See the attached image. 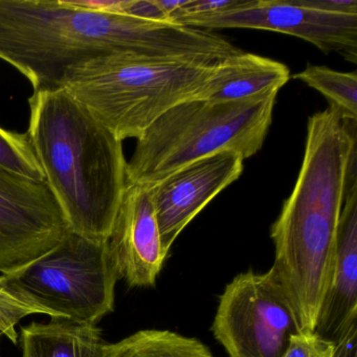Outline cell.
Returning a JSON list of instances; mask_svg holds the SVG:
<instances>
[{
	"instance_id": "5b68a950",
	"label": "cell",
	"mask_w": 357,
	"mask_h": 357,
	"mask_svg": "<svg viewBox=\"0 0 357 357\" xmlns=\"http://www.w3.org/2000/svg\"><path fill=\"white\" fill-rule=\"evenodd\" d=\"M277 89L238 101L191 99L165 112L137 139L127 185H152L183 167L221 152L243 160L263 147Z\"/></svg>"
},
{
	"instance_id": "9a60e30c",
	"label": "cell",
	"mask_w": 357,
	"mask_h": 357,
	"mask_svg": "<svg viewBox=\"0 0 357 357\" xmlns=\"http://www.w3.org/2000/svg\"><path fill=\"white\" fill-rule=\"evenodd\" d=\"M98 357H215L199 340L170 330L147 329L104 342Z\"/></svg>"
},
{
	"instance_id": "9c48e42d",
	"label": "cell",
	"mask_w": 357,
	"mask_h": 357,
	"mask_svg": "<svg viewBox=\"0 0 357 357\" xmlns=\"http://www.w3.org/2000/svg\"><path fill=\"white\" fill-rule=\"evenodd\" d=\"M176 24L195 29H252L298 37L323 53H337L356 63L357 15L329 13L298 0H244L234 9Z\"/></svg>"
},
{
	"instance_id": "6da1fadb",
	"label": "cell",
	"mask_w": 357,
	"mask_h": 357,
	"mask_svg": "<svg viewBox=\"0 0 357 357\" xmlns=\"http://www.w3.org/2000/svg\"><path fill=\"white\" fill-rule=\"evenodd\" d=\"M239 53L210 31L174 22L97 13L66 0H0V59L34 91L63 89L70 70L112 54L217 63Z\"/></svg>"
},
{
	"instance_id": "44dd1931",
	"label": "cell",
	"mask_w": 357,
	"mask_h": 357,
	"mask_svg": "<svg viewBox=\"0 0 357 357\" xmlns=\"http://www.w3.org/2000/svg\"><path fill=\"white\" fill-rule=\"evenodd\" d=\"M73 7L109 15L128 14L132 0H66Z\"/></svg>"
},
{
	"instance_id": "3957f363",
	"label": "cell",
	"mask_w": 357,
	"mask_h": 357,
	"mask_svg": "<svg viewBox=\"0 0 357 357\" xmlns=\"http://www.w3.org/2000/svg\"><path fill=\"white\" fill-rule=\"evenodd\" d=\"M29 105V139L70 231L107 242L127 188L123 142L64 89Z\"/></svg>"
},
{
	"instance_id": "ac0fdd59",
	"label": "cell",
	"mask_w": 357,
	"mask_h": 357,
	"mask_svg": "<svg viewBox=\"0 0 357 357\" xmlns=\"http://www.w3.org/2000/svg\"><path fill=\"white\" fill-rule=\"evenodd\" d=\"M32 314L49 315L45 309L0 287V334L17 344L16 325L24 317Z\"/></svg>"
},
{
	"instance_id": "8fae6325",
	"label": "cell",
	"mask_w": 357,
	"mask_h": 357,
	"mask_svg": "<svg viewBox=\"0 0 357 357\" xmlns=\"http://www.w3.org/2000/svg\"><path fill=\"white\" fill-rule=\"evenodd\" d=\"M108 243L129 286L155 284L168 254L162 248L150 187L127 185Z\"/></svg>"
},
{
	"instance_id": "5bb4252c",
	"label": "cell",
	"mask_w": 357,
	"mask_h": 357,
	"mask_svg": "<svg viewBox=\"0 0 357 357\" xmlns=\"http://www.w3.org/2000/svg\"><path fill=\"white\" fill-rule=\"evenodd\" d=\"M93 324L52 319L22 328V357H98L104 344Z\"/></svg>"
},
{
	"instance_id": "603a6c76",
	"label": "cell",
	"mask_w": 357,
	"mask_h": 357,
	"mask_svg": "<svg viewBox=\"0 0 357 357\" xmlns=\"http://www.w3.org/2000/svg\"><path fill=\"white\" fill-rule=\"evenodd\" d=\"M188 0H153L154 5L166 16L170 22V17L175 12L185 7Z\"/></svg>"
},
{
	"instance_id": "7a4b0ae2",
	"label": "cell",
	"mask_w": 357,
	"mask_h": 357,
	"mask_svg": "<svg viewBox=\"0 0 357 357\" xmlns=\"http://www.w3.org/2000/svg\"><path fill=\"white\" fill-rule=\"evenodd\" d=\"M356 124L331 106L309 118L298 179L271 227V267L301 330H315L331 284L344 198L357 187Z\"/></svg>"
},
{
	"instance_id": "7c38bea8",
	"label": "cell",
	"mask_w": 357,
	"mask_h": 357,
	"mask_svg": "<svg viewBox=\"0 0 357 357\" xmlns=\"http://www.w3.org/2000/svg\"><path fill=\"white\" fill-rule=\"evenodd\" d=\"M357 188L349 192L338 223L331 284L319 311L315 332L342 344L357 331Z\"/></svg>"
},
{
	"instance_id": "d6986e66",
	"label": "cell",
	"mask_w": 357,
	"mask_h": 357,
	"mask_svg": "<svg viewBox=\"0 0 357 357\" xmlns=\"http://www.w3.org/2000/svg\"><path fill=\"white\" fill-rule=\"evenodd\" d=\"M335 342L321 337L314 330H300L290 338L283 357H336Z\"/></svg>"
},
{
	"instance_id": "4fadbf2b",
	"label": "cell",
	"mask_w": 357,
	"mask_h": 357,
	"mask_svg": "<svg viewBox=\"0 0 357 357\" xmlns=\"http://www.w3.org/2000/svg\"><path fill=\"white\" fill-rule=\"evenodd\" d=\"M285 64L255 54L242 53L217 62L214 74L198 99L238 101L265 91H280L289 81Z\"/></svg>"
},
{
	"instance_id": "277c9868",
	"label": "cell",
	"mask_w": 357,
	"mask_h": 357,
	"mask_svg": "<svg viewBox=\"0 0 357 357\" xmlns=\"http://www.w3.org/2000/svg\"><path fill=\"white\" fill-rule=\"evenodd\" d=\"M216 63L112 54L70 70L63 89L119 139H139L165 112L198 99Z\"/></svg>"
},
{
	"instance_id": "2e32d148",
	"label": "cell",
	"mask_w": 357,
	"mask_h": 357,
	"mask_svg": "<svg viewBox=\"0 0 357 357\" xmlns=\"http://www.w3.org/2000/svg\"><path fill=\"white\" fill-rule=\"evenodd\" d=\"M292 78L302 81L329 101L346 120L357 121V74L309 66Z\"/></svg>"
},
{
	"instance_id": "e0dca14e",
	"label": "cell",
	"mask_w": 357,
	"mask_h": 357,
	"mask_svg": "<svg viewBox=\"0 0 357 357\" xmlns=\"http://www.w3.org/2000/svg\"><path fill=\"white\" fill-rule=\"evenodd\" d=\"M0 173L47 181L28 133L13 132L0 127Z\"/></svg>"
},
{
	"instance_id": "ffe728a7",
	"label": "cell",
	"mask_w": 357,
	"mask_h": 357,
	"mask_svg": "<svg viewBox=\"0 0 357 357\" xmlns=\"http://www.w3.org/2000/svg\"><path fill=\"white\" fill-rule=\"evenodd\" d=\"M244 0H188L185 7L175 12L170 22L176 24L185 18L206 17L229 11L241 5Z\"/></svg>"
},
{
	"instance_id": "ba28073f",
	"label": "cell",
	"mask_w": 357,
	"mask_h": 357,
	"mask_svg": "<svg viewBox=\"0 0 357 357\" xmlns=\"http://www.w3.org/2000/svg\"><path fill=\"white\" fill-rule=\"evenodd\" d=\"M47 181L0 173V273H13L53 250L70 233Z\"/></svg>"
},
{
	"instance_id": "30bf717a",
	"label": "cell",
	"mask_w": 357,
	"mask_h": 357,
	"mask_svg": "<svg viewBox=\"0 0 357 357\" xmlns=\"http://www.w3.org/2000/svg\"><path fill=\"white\" fill-rule=\"evenodd\" d=\"M243 158L221 152L175 171L151 190L162 248L168 254L185 227L243 172Z\"/></svg>"
},
{
	"instance_id": "7402d4cb",
	"label": "cell",
	"mask_w": 357,
	"mask_h": 357,
	"mask_svg": "<svg viewBox=\"0 0 357 357\" xmlns=\"http://www.w3.org/2000/svg\"><path fill=\"white\" fill-rule=\"evenodd\" d=\"M300 5L329 13L357 15L356 0H298Z\"/></svg>"
},
{
	"instance_id": "cb8c5ba5",
	"label": "cell",
	"mask_w": 357,
	"mask_h": 357,
	"mask_svg": "<svg viewBox=\"0 0 357 357\" xmlns=\"http://www.w3.org/2000/svg\"><path fill=\"white\" fill-rule=\"evenodd\" d=\"M336 357H357V331L338 344Z\"/></svg>"
},
{
	"instance_id": "8992f818",
	"label": "cell",
	"mask_w": 357,
	"mask_h": 357,
	"mask_svg": "<svg viewBox=\"0 0 357 357\" xmlns=\"http://www.w3.org/2000/svg\"><path fill=\"white\" fill-rule=\"evenodd\" d=\"M119 279L108 241H91L70 231L40 258L0 275V287L45 309L52 319L97 325L114 311Z\"/></svg>"
},
{
	"instance_id": "52a82bcc",
	"label": "cell",
	"mask_w": 357,
	"mask_h": 357,
	"mask_svg": "<svg viewBox=\"0 0 357 357\" xmlns=\"http://www.w3.org/2000/svg\"><path fill=\"white\" fill-rule=\"evenodd\" d=\"M300 330L273 267L234 278L221 294L212 326L229 357H283Z\"/></svg>"
}]
</instances>
